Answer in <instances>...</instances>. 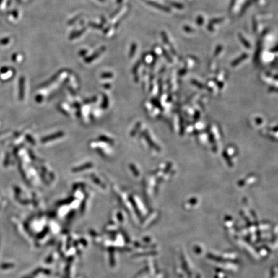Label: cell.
Instances as JSON below:
<instances>
[{
  "label": "cell",
  "instance_id": "obj_1",
  "mask_svg": "<svg viewBox=\"0 0 278 278\" xmlns=\"http://www.w3.org/2000/svg\"><path fill=\"white\" fill-rule=\"evenodd\" d=\"M104 50H105V48H104V47L101 48L100 49L99 51H98V52H97L95 53L94 54H93V55H92V56H90V58H89L88 59H86V61H92V59H93H93H95V58H97V57H98L99 56H100V54L104 52Z\"/></svg>",
  "mask_w": 278,
  "mask_h": 278
},
{
  "label": "cell",
  "instance_id": "obj_2",
  "mask_svg": "<svg viewBox=\"0 0 278 278\" xmlns=\"http://www.w3.org/2000/svg\"><path fill=\"white\" fill-rule=\"evenodd\" d=\"M84 30H85V29H83L82 30H81V31L77 32H74V33L71 34L70 35V39H74V38H77V37H79V35H80L81 34H82L83 33V32H84Z\"/></svg>",
  "mask_w": 278,
  "mask_h": 278
},
{
  "label": "cell",
  "instance_id": "obj_3",
  "mask_svg": "<svg viewBox=\"0 0 278 278\" xmlns=\"http://www.w3.org/2000/svg\"><path fill=\"white\" fill-rule=\"evenodd\" d=\"M136 48V44H135V43H134V44L132 45L131 47L130 53H129V57H132V56L135 54Z\"/></svg>",
  "mask_w": 278,
  "mask_h": 278
},
{
  "label": "cell",
  "instance_id": "obj_4",
  "mask_svg": "<svg viewBox=\"0 0 278 278\" xmlns=\"http://www.w3.org/2000/svg\"><path fill=\"white\" fill-rule=\"evenodd\" d=\"M99 1H105V0H99Z\"/></svg>",
  "mask_w": 278,
  "mask_h": 278
}]
</instances>
